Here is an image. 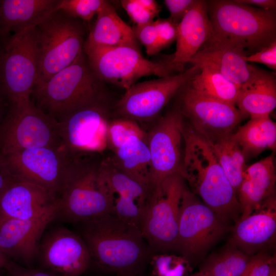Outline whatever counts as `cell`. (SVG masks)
I'll return each mask as SVG.
<instances>
[{
	"mask_svg": "<svg viewBox=\"0 0 276 276\" xmlns=\"http://www.w3.org/2000/svg\"><path fill=\"white\" fill-rule=\"evenodd\" d=\"M186 187L178 172L166 178L152 193L141 230L154 254L173 250L179 206Z\"/></svg>",
	"mask_w": 276,
	"mask_h": 276,
	"instance_id": "obj_11",
	"label": "cell"
},
{
	"mask_svg": "<svg viewBox=\"0 0 276 276\" xmlns=\"http://www.w3.org/2000/svg\"><path fill=\"white\" fill-rule=\"evenodd\" d=\"M100 175L109 190L115 195L137 201L146 210L153 190L149 186L136 181L119 169L110 156L102 158Z\"/></svg>",
	"mask_w": 276,
	"mask_h": 276,
	"instance_id": "obj_29",
	"label": "cell"
},
{
	"mask_svg": "<svg viewBox=\"0 0 276 276\" xmlns=\"http://www.w3.org/2000/svg\"><path fill=\"white\" fill-rule=\"evenodd\" d=\"M86 33L83 21L59 9L35 28L38 65L36 84L75 61L84 49Z\"/></svg>",
	"mask_w": 276,
	"mask_h": 276,
	"instance_id": "obj_6",
	"label": "cell"
},
{
	"mask_svg": "<svg viewBox=\"0 0 276 276\" xmlns=\"http://www.w3.org/2000/svg\"><path fill=\"white\" fill-rule=\"evenodd\" d=\"M276 232V200L273 195L247 217L236 223L230 242L249 256L270 243Z\"/></svg>",
	"mask_w": 276,
	"mask_h": 276,
	"instance_id": "obj_22",
	"label": "cell"
},
{
	"mask_svg": "<svg viewBox=\"0 0 276 276\" xmlns=\"http://www.w3.org/2000/svg\"><path fill=\"white\" fill-rule=\"evenodd\" d=\"M245 158L254 157L267 149L276 148V124L270 115L251 118L232 134Z\"/></svg>",
	"mask_w": 276,
	"mask_h": 276,
	"instance_id": "obj_27",
	"label": "cell"
},
{
	"mask_svg": "<svg viewBox=\"0 0 276 276\" xmlns=\"http://www.w3.org/2000/svg\"><path fill=\"white\" fill-rule=\"evenodd\" d=\"M184 151L179 172L204 203L221 217L239 213L237 194L208 141L189 124L183 128Z\"/></svg>",
	"mask_w": 276,
	"mask_h": 276,
	"instance_id": "obj_2",
	"label": "cell"
},
{
	"mask_svg": "<svg viewBox=\"0 0 276 276\" xmlns=\"http://www.w3.org/2000/svg\"><path fill=\"white\" fill-rule=\"evenodd\" d=\"M190 276H209L206 273L199 270L198 272H197L195 273L191 274Z\"/></svg>",
	"mask_w": 276,
	"mask_h": 276,
	"instance_id": "obj_48",
	"label": "cell"
},
{
	"mask_svg": "<svg viewBox=\"0 0 276 276\" xmlns=\"http://www.w3.org/2000/svg\"><path fill=\"white\" fill-rule=\"evenodd\" d=\"M0 276H7L3 268H0Z\"/></svg>",
	"mask_w": 276,
	"mask_h": 276,
	"instance_id": "obj_49",
	"label": "cell"
},
{
	"mask_svg": "<svg viewBox=\"0 0 276 276\" xmlns=\"http://www.w3.org/2000/svg\"><path fill=\"white\" fill-rule=\"evenodd\" d=\"M275 180L273 153L244 170L237 192L241 210L239 219L248 216L275 195Z\"/></svg>",
	"mask_w": 276,
	"mask_h": 276,
	"instance_id": "obj_24",
	"label": "cell"
},
{
	"mask_svg": "<svg viewBox=\"0 0 276 276\" xmlns=\"http://www.w3.org/2000/svg\"><path fill=\"white\" fill-rule=\"evenodd\" d=\"M161 50L174 42L177 37L178 24L169 18H158L154 20Z\"/></svg>",
	"mask_w": 276,
	"mask_h": 276,
	"instance_id": "obj_38",
	"label": "cell"
},
{
	"mask_svg": "<svg viewBox=\"0 0 276 276\" xmlns=\"http://www.w3.org/2000/svg\"><path fill=\"white\" fill-rule=\"evenodd\" d=\"M275 267V258L268 254L260 252L251 256L240 276H270Z\"/></svg>",
	"mask_w": 276,
	"mask_h": 276,
	"instance_id": "obj_36",
	"label": "cell"
},
{
	"mask_svg": "<svg viewBox=\"0 0 276 276\" xmlns=\"http://www.w3.org/2000/svg\"><path fill=\"white\" fill-rule=\"evenodd\" d=\"M212 30L206 1L196 3L178 24L175 53L168 60L174 71H184L186 63L210 39Z\"/></svg>",
	"mask_w": 276,
	"mask_h": 276,
	"instance_id": "obj_21",
	"label": "cell"
},
{
	"mask_svg": "<svg viewBox=\"0 0 276 276\" xmlns=\"http://www.w3.org/2000/svg\"><path fill=\"white\" fill-rule=\"evenodd\" d=\"M116 276H122V275H117Z\"/></svg>",
	"mask_w": 276,
	"mask_h": 276,
	"instance_id": "obj_51",
	"label": "cell"
},
{
	"mask_svg": "<svg viewBox=\"0 0 276 276\" xmlns=\"http://www.w3.org/2000/svg\"><path fill=\"white\" fill-rule=\"evenodd\" d=\"M121 4L135 25L149 23L156 17L141 5L137 0H122Z\"/></svg>",
	"mask_w": 276,
	"mask_h": 276,
	"instance_id": "obj_39",
	"label": "cell"
},
{
	"mask_svg": "<svg viewBox=\"0 0 276 276\" xmlns=\"http://www.w3.org/2000/svg\"><path fill=\"white\" fill-rule=\"evenodd\" d=\"M184 116L179 108L160 118L147 133L154 191L169 176L179 172L182 160Z\"/></svg>",
	"mask_w": 276,
	"mask_h": 276,
	"instance_id": "obj_16",
	"label": "cell"
},
{
	"mask_svg": "<svg viewBox=\"0 0 276 276\" xmlns=\"http://www.w3.org/2000/svg\"><path fill=\"white\" fill-rule=\"evenodd\" d=\"M35 28L0 42V90L10 104L30 99L37 82Z\"/></svg>",
	"mask_w": 276,
	"mask_h": 276,
	"instance_id": "obj_9",
	"label": "cell"
},
{
	"mask_svg": "<svg viewBox=\"0 0 276 276\" xmlns=\"http://www.w3.org/2000/svg\"><path fill=\"white\" fill-rule=\"evenodd\" d=\"M206 4L212 30L206 42L239 47L248 56L276 40L275 11L238 0L206 1Z\"/></svg>",
	"mask_w": 276,
	"mask_h": 276,
	"instance_id": "obj_4",
	"label": "cell"
},
{
	"mask_svg": "<svg viewBox=\"0 0 276 276\" xmlns=\"http://www.w3.org/2000/svg\"><path fill=\"white\" fill-rule=\"evenodd\" d=\"M139 3L146 10L157 16L160 9L157 2L153 0H137Z\"/></svg>",
	"mask_w": 276,
	"mask_h": 276,
	"instance_id": "obj_45",
	"label": "cell"
},
{
	"mask_svg": "<svg viewBox=\"0 0 276 276\" xmlns=\"http://www.w3.org/2000/svg\"><path fill=\"white\" fill-rule=\"evenodd\" d=\"M8 259L0 254V268H3L7 262Z\"/></svg>",
	"mask_w": 276,
	"mask_h": 276,
	"instance_id": "obj_47",
	"label": "cell"
},
{
	"mask_svg": "<svg viewBox=\"0 0 276 276\" xmlns=\"http://www.w3.org/2000/svg\"><path fill=\"white\" fill-rule=\"evenodd\" d=\"M57 212L33 219L0 221V254L24 266L32 267L41 238Z\"/></svg>",
	"mask_w": 276,
	"mask_h": 276,
	"instance_id": "obj_18",
	"label": "cell"
},
{
	"mask_svg": "<svg viewBox=\"0 0 276 276\" xmlns=\"http://www.w3.org/2000/svg\"><path fill=\"white\" fill-rule=\"evenodd\" d=\"M104 0H60L58 9L82 21H90L97 15Z\"/></svg>",
	"mask_w": 276,
	"mask_h": 276,
	"instance_id": "obj_35",
	"label": "cell"
},
{
	"mask_svg": "<svg viewBox=\"0 0 276 276\" xmlns=\"http://www.w3.org/2000/svg\"><path fill=\"white\" fill-rule=\"evenodd\" d=\"M1 156L13 178L41 186L58 197L70 156L62 145Z\"/></svg>",
	"mask_w": 276,
	"mask_h": 276,
	"instance_id": "obj_14",
	"label": "cell"
},
{
	"mask_svg": "<svg viewBox=\"0 0 276 276\" xmlns=\"http://www.w3.org/2000/svg\"><path fill=\"white\" fill-rule=\"evenodd\" d=\"M137 41L145 48L149 55L157 54L161 51L154 21L149 23L132 27Z\"/></svg>",
	"mask_w": 276,
	"mask_h": 276,
	"instance_id": "obj_37",
	"label": "cell"
},
{
	"mask_svg": "<svg viewBox=\"0 0 276 276\" xmlns=\"http://www.w3.org/2000/svg\"><path fill=\"white\" fill-rule=\"evenodd\" d=\"M236 105L250 118L270 115L276 107L275 75L262 70L255 80L240 88Z\"/></svg>",
	"mask_w": 276,
	"mask_h": 276,
	"instance_id": "obj_26",
	"label": "cell"
},
{
	"mask_svg": "<svg viewBox=\"0 0 276 276\" xmlns=\"http://www.w3.org/2000/svg\"><path fill=\"white\" fill-rule=\"evenodd\" d=\"M200 70L193 65L176 75L135 83L118 101L116 111L121 118L135 121L153 119Z\"/></svg>",
	"mask_w": 276,
	"mask_h": 276,
	"instance_id": "obj_12",
	"label": "cell"
},
{
	"mask_svg": "<svg viewBox=\"0 0 276 276\" xmlns=\"http://www.w3.org/2000/svg\"><path fill=\"white\" fill-rule=\"evenodd\" d=\"M10 105V103L0 90V124L4 119Z\"/></svg>",
	"mask_w": 276,
	"mask_h": 276,
	"instance_id": "obj_46",
	"label": "cell"
},
{
	"mask_svg": "<svg viewBox=\"0 0 276 276\" xmlns=\"http://www.w3.org/2000/svg\"><path fill=\"white\" fill-rule=\"evenodd\" d=\"M149 264L155 276H187L191 270L190 263L179 255L156 254Z\"/></svg>",
	"mask_w": 276,
	"mask_h": 276,
	"instance_id": "obj_34",
	"label": "cell"
},
{
	"mask_svg": "<svg viewBox=\"0 0 276 276\" xmlns=\"http://www.w3.org/2000/svg\"><path fill=\"white\" fill-rule=\"evenodd\" d=\"M92 262L122 276H141L154 255L141 229L112 213L80 223Z\"/></svg>",
	"mask_w": 276,
	"mask_h": 276,
	"instance_id": "obj_1",
	"label": "cell"
},
{
	"mask_svg": "<svg viewBox=\"0 0 276 276\" xmlns=\"http://www.w3.org/2000/svg\"><path fill=\"white\" fill-rule=\"evenodd\" d=\"M251 256L229 244L203 260L199 270L209 276H240Z\"/></svg>",
	"mask_w": 276,
	"mask_h": 276,
	"instance_id": "obj_32",
	"label": "cell"
},
{
	"mask_svg": "<svg viewBox=\"0 0 276 276\" xmlns=\"http://www.w3.org/2000/svg\"><path fill=\"white\" fill-rule=\"evenodd\" d=\"M109 117L108 99L66 114L57 122L62 146L70 153H101L107 147Z\"/></svg>",
	"mask_w": 276,
	"mask_h": 276,
	"instance_id": "obj_13",
	"label": "cell"
},
{
	"mask_svg": "<svg viewBox=\"0 0 276 276\" xmlns=\"http://www.w3.org/2000/svg\"><path fill=\"white\" fill-rule=\"evenodd\" d=\"M270 276H276V267L272 269Z\"/></svg>",
	"mask_w": 276,
	"mask_h": 276,
	"instance_id": "obj_50",
	"label": "cell"
},
{
	"mask_svg": "<svg viewBox=\"0 0 276 276\" xmlns=\"http://www.w3.org/2000/svg\"><path fill=\"white\" fill-rule=\"evenodd\" d=\"M13 180L2 157L0 155V194Z\"/></svg>",
	"mask_w": 276,
	"mask_h": 276,
	"instance_id": "obj_44",
	"label": "cell"
},
{
	"mask_svg": "<svg viewBox=\"0 0 276 276\" xmlns=\"http://www.w3.org/2000/svg\"><path fill=\"white\" fill-rule=\"evenodd\" d=\"M132 136L147 142V133L136 121L125 118L109 121L107 131V147L113 152Z\"/></svg>",
	"mask_w": 276,
	"mask_h": 276,
	"instance_id": "obj_33",
	"label": "cell"
},
{
	"mask_svg": "<svg viewBox=\"0 0 276 276\" xmlns=\"http://www.w3.org/2000/svg\"><path fill=\"white\" fill-rule=\"evenodd\" d=\"M41 268L64 276H80L92 261L81 237L64 226H58L42 235L38 249Z\"/></svg>",
	"mask_w": 276,
	"mask_h": 276,
	"instance_id": "obj_17",
	"label": "cell"
},
{
	"mask_svg": "<svg viewBox=\"0 0 276 276\" xmlns=\"http://www.w3.org/2000/svg\"><path fill=\"white\" fill-rule=\"evenodd\" d=\"M7 276H64L43 268L27 267L8 260L3 268Z\"/></svg>",
	"mask_w": 276,
	"mask_h": 276,
	"instance_id": "obj_40",
	"label": "cell"
},
{
	"mask_svg": "<svg viewBox=\"0 0 276 276\" xmlns=\"http://www.w3.org/2000/svg\"><path fill=\"white\" fill-rule=\"evenodd\" d=\"M36 105L58 122L89 104L108 99L105 83L91 69L83 50L71 64L37 84Z\"/></svg>",
	"mask_w": 276,
	"mask_h": 276,
	"instance_id": "obj_5",
	"label": "cell"
},
{
	"mask_svg": "<svg viewBox=\"0 0 276 276\" xmlns=\"http://www.w3.org/2000/svg\"><path fill=\"white\" fill-rule=\"evenodd\" d=\"M137 43L132 27L119 16L109 2L105 1L86 36L84 47L130 46L139 49Z\"/></svg>",
	"mask_w": 276,
	"mask_h": 276,
	"instance_id": "obj_25",
	"label": "cell"
},
{
	"mask_svg": "<svg viewBox=\"0 0 276 276\" xmlns=\"http://www.w3.org/2000/svg\"><path fill=\"white\" fill-rule=\"evenodd\" d=\"M239 2L266 10L275 11V0H238Z\"/></svg>",
	"mask_w": 276,
	"mask_h": 276,
	"instance_id": "obj_43",
	"label": "cell"
},
{
	"mask_svg": "<svg viewBox=\"0 0 276 276\" xmlns=\"http://www.w3.org/2000/svg\"><path fill=\"white\" fill-rule=\"evenodd\" d=\"M113 153L110 157L119 169L152 189L151 157L146 141L131 137Z\"/></svg>",
	"mask_w": 276,
	"mask_h": 276,
	"instance_id": "obj_28",
	"label": "cell"
},
{
	"mask_svg": "<svg viewBox=\"0 0 276 276\" xmlns=\"http://www.w3.org/2000/svg\"><path fill=\"white\" fill-rule=\"evenodd\" d=\"M58 197L35 183L14 178L0 194V221L29 220L58 211Z\"/></svg>",
	"mask_w": 276,
	"mask_h": 276,
	"instance_id": "obj_19",
	"label": "cell"
},
{
	"mask_svg": "<svg viewBox=\"0 0 276 276\" xmlns=\"http://www.w3.org/2000/svg\"><path fill=\"white\" fill-rule=\"evenodd\" d=\"M102 159L96 153H70L56 217L80 224L112 213L115 196L100 175Z\"/></svg>",
	"mask_w": 276,
	"mask_h": 276,
	"instance_id": "obj_3",
	"label": "cell"
},
{
	"mask_svg": "<svg viewBox=\"0 0 276 276\" xmlns=\"http://www.w3.org/2000/svg\"><path fill=\"white\" fill-rule=\"evenodd\" d=\"M180 91L182 114L193 129L209 142L232 134L247 117L235 106L203 96L188 84Z\"/></svg>",
	"mask_w": 276,
	"mask_h": 276,
	"instance_id": "obj_15",
	"label": "cell"
},
{
	"mask_svg": "<svg viewBox=\"0 0 276 276\" xmlns=\"http://www.w3.org/2000/svg\"><path fill=\"white\" fill-rule=\"evenodd\" d=\"M188 85L203 96L233 106L240 89L219 72L207 66L201 67Z\"/></svg>",
	"mask_w": 276,
	"mask_h": 276,
	"instance_id": "obj_30",
	"label": "cell"
},
{
	"mask_svg": "<svg viewBox=\"0 0 276 276\" xmlns=\"http://www.w3.org/2000/svg\"><path fill=\"white\" fill-rule=\"evenodd\" d=\"M89 64L97 77L127 90L140 78L172 75L168 61L154 62L144 58L140 49L130 46L111 48L84 47Z\"/></svg>",
	"mask_w": 276,
	"mask_h": 276,
	"instance_id": "obj_10",
	"label": "cell"
},
{
	"mask_svg": "<svg viewBox=\"0 0 276 276\" xmlns=\"http://www.w3.org/2000/svg\"><path fill=\"white\" fill-rule=\"evenodd\" d=\"M196 2V0H165L164 3L170 12L169 18L178 24Z\"/></svg>",
	"mask_w": 276,
	"mask_h": 276,
	"instance_id": "obj_42",
	"label": "cell"
},
{
	"mask_svg": "<svg viewBox=\"0 0 276 276\" xmlns=\"http://www.w3.org/2000/svg\"><path fill=\"white\" fill-rule=\"evenodd\" d=\"M228 228V221L200 202L186 187L179 206L173 250L191 266L197 264L203 261L206 253Z\"/></svg>",
	"mask_w": 276,
	"mask_h": 276,
	"instance_id": "obj_7",
	"label": "cell"
},
{
	"mask_svg": "<svg viewBox=\"0 0 276 276\" xmlns=\"http://www.w3.org/2000/svg\"><path fill=\"white\" fill-rule=\"evenodd\" d=\"M60 145L58 122L31 99L10 104L0 124V155Z\"/></svg>",
	"mask_w": 276,
	"mask_h": 276,
	"instance_id": "obj_8",
	"label": "cell"
},
{
	"mask_svg": "<svg viewBox=\"0 0 276 276\" xmlns=\"http://www.w3.org/2000/svg\"><path fill=\"white\" fill-rule=\"evenodd\" d=\"M248 62L263 64L269 68L276 70V40L259 51L245 56Z\"/></svg>",
	"mask_w": 276,
	"mask_h": 276,
	"instance_id": "obj_41",
	"label": "cell"
},
{
	"mask_svg": "<svg viewBox=\"0 0 276 276\" xmlns=\"http://www.w3.org/2000/svg\"><path fill=\"white\" fill-rule=\"evenodd\" d=\"M60 0H0V42L36 27L58 10Z\"/></svg>",
	"mask_w": 276,
	"mask_h": 276,
	"instance_id": "obj_23",
	"label": "cell"
},
{
	"mask_svg": "<svg viewBox=\"0 0 276 276\" xmlns=\"http://www.w3.org/2000/svg\"><path fill=\"white\" fill-rule=\"evenodd\" d=\"M207 141L237 194L245 170V158L240 147L232 134L213 142Z\"/></svg>",
	"mask_w": 276,
	"mask_h": 276,
	"instance_id": "obj_31",
	"label": "cell"
},
{
	"mask_svg": "<svg viewBox=\"0 0 276 276\" xmlns=\"http://www.w3.org/2000/svg\"><path fill=\"white\" fill-rule=\"evenodd\" d=\"M202 47L189 62L217 71L240 88L255 80L262 70L248 63L245 52L239 47L209 42Z\"/></svg>",
	"mask_w": 276,
	"mask_h": 276,
	"instance_id": "obj_20",
	"label": "cell"
}]
</instances>
